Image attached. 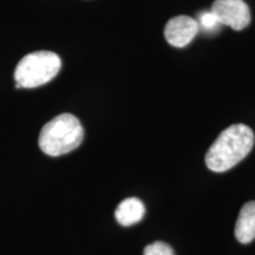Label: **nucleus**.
<instances>
[{"instance_id": "obj_6", "label": "nucleus", "mask_w": 255, "mask_h": 255, "mask_svg": "<svg viewBox=\"0 0 255 255\" xmlns=\"http://www.w3.org/2000/svg\"><path fill=\"white\" fill-rule=\"evenodd\" d=\"M235 238L241 244H250L255 239V201L244 205L235 223Z\"/></svg>"}, {"instance_id": "obj_3", "label": "nucleus", "mask_w": 255, "mask_h": 255, "mask_svg": "<svg viewBox=\"0 0 255 255\" xmlns=\"http://www.w3.org/2000/svg\"><path fill=\"white\" fill-rule=\"evenodd\" d=\"M62 68L59 56L51 51L28 53L18 63L14 71L15 88L33 89L41 87L58 75Z\"/></svg>"}, {"instance_id": "obj_8", "label": "nucleus", "mask_w": 255, "mask_h": 255, "mask_svg": "<svg viewBox=\"0 0 255 255\" xmlns=\"http://www.w3.org/2000/svg\"><path fill=\"white\" fill-rule=\"evenodd\" d=\"M143 255H175L173 248L165 242H154V244L148 245L145 247Z\"/></svg>"}, {"instance_id": "obj_1", "label": "nucleus", "mask_w": 255, "mask_h": 255, "mask_svg": "<svg viewBox=\"0 0 255 255\" xmlns=\"http://www.w3.org/2000/svg\"><path fill=\"white\" fill-rule=\"evenodd\" d=\"M254 132L245 124H234L220 133L206 154V164L215 173H225L250 154Z\"/></svg>"}, {"instance_id": "obj_9", "label": "nucleus", "mask_w": 255, "mask_h": 255, "mask_svg": "<svg viewBox=\"0 0 255 255\" xmlns=\"http://www.w3.org/2000/svg\"><path fill=\"white\" fill-rule=\"evenodd\" d=\"M200 25L207 28V30H213V28H215L220 24L215 15L212 13V11H210L205 12V13L200 15Z\"/></svg>"}, {"instance_id": "obj_7", "label": "nucleus", "mask_w": 255, "mask_h": 255, "mask_svg": "<svg viewBox=\"0 0 255 255\" xmlns=\"http://www.w3.org/2000/svg\"><path fill=\"white\" fill-rule=\"evenodd\" d=\"M145 213L144 205L141 200L136 197H129L123 200L115 212V218L121 226L128 227L138 223Z\"/></svg>"}, {"instance_id": "obj_5", "label": "nucleus", "mask_w": 255, "mask_h": 255, "mask_svg": "<svg viewBox=\"0 0 255 255\" xmlns=\"http://www.w3.org/2000/svg\"><path fill=\"white\" fill-rule=\"evenodd\" d=\"M199 27V23L189 15H176L165 25L164 37L170 45L184 47L194 39Z\"/></svg>"}, {"instance_id": "obj_4", "label": "nucleus", "mask_w": 255, "mask_h": 255, "mask_svg": "<svg viewBox=\"0 0 255 255\" xmlns=\"http://www.w3.org/2000/svg\"><path fill=\"white\" fill-rule=\"evenodd\" d=\"M212 13L220 25H227L235 31L246 28L251 23V9L244 0H215Z\"/></svg>"}, {"instance_id": "obj_2", "label": "nucleus", "mask_w": 255, "mask_h": 255, "mask_svg": "<svg viewBox=\"0 0 255 255\" xmlns=\"http://www.w3.org/2000/svg\"><path fill=\"white\" fill-rule=\"evenodd\" d=\"M84 139V129L77 117L63 114L47 122L41 129L39 146L44 154L57 157L78 148Z\"/></svg>"}]
</instances>
